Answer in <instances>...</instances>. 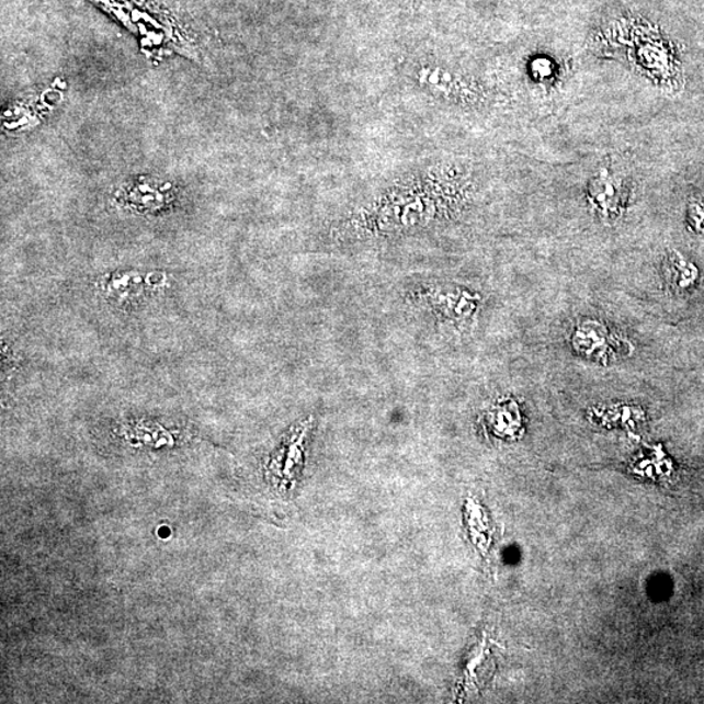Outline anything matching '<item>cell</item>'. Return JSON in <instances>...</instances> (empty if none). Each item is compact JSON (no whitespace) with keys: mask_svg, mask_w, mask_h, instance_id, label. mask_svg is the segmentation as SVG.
I'll use <instances>...</instances> for the list:
<instances>
[{"mask_svg":"<svg viewBox=\"0 0 704 704\" xmlns=\"http://www.w3.org/2000/svg\"><path fill=\"white\" fill-rule=\"evenodd\" d=\"M310 430H313V419H308L307 422L296 427L292 436L286 441L285 447L282 448L280 459L274 458L272 462V465L280 464L282 466L275 473V476H279L286 486H289V482L294 481L295 476L300 472L303 453H305L306 441Z\"/></svg>","mask_w":704,"mask_h":704,"instance_id":"7a4b0ae2","label":"cell"},{"mask_svg":"<svg viewBox=\"0 0 704 704\" xmlns=\"http://www.w3.org/2000/svg\"><path fill=\"white\" fill-rule=\"evenodd\" d=\"M419 299L433 310L439 320L452 323H465L478 313L480 298L478 295L447 285L423 287Z\"/></svg>","mask_w":704,"mask_h":704,"instance_id":"6da1fadb","label":"cell"},{"mask_svg":"<svg viewBox=\"0 0 704 704\" xmlns=\"http://www.w3.org/2000/svg\"><path fill=\"white\" fill-rule=\"evenodd\" d=\"M609 343L606 329L595 321L581 323L572 336V347L584 355L603 354Z\"/></svg>","mask_w":704,"mask_h":704,"instance_id":"277c9868","label":"cell"},{"mask_svg":"<svg viewBox=\"0 0 704 704\" xmlns=\"http://www.w3.org/2000/svg\"><path fill=\"white\" fill-rule=\"evenodd\" d=\"M589 200L593 211L604 218H611L618 213L623 190L616 178L605 169L600 170L599 175L591 182Z\"/></svg>","mask_w":704,"mask_h":704,"instance_id":"3957f363","label":"cell"},{"mask_svg":"<svg viewBox=\"0 0 704 704\" xmlns=\"http://www.w3.org/2000/svg\"><path fill=\"white\" fill-rule=\"evenodd\" d=\"M103 292L117 302H129L143 292V279L136 272H122L109 275L103 282Z\"/></svg>","mask_w":704,"mask_h":704,"instance_id":"5b68a950","label":"cell"}]
</instances>
